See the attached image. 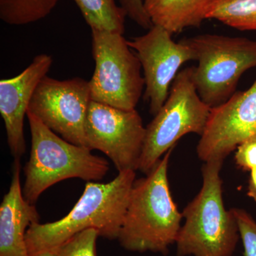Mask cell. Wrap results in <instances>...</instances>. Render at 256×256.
<instances>
[{
	"mask_svg": "<svg viewBox=\"0 0 256 256\" xmlns=\"http://www.w3.org/2000/svg\"><path fill=\"white\" fill-rule=\"evenodd\" d=\"M53 64L50 55H37L32 63L16 76L0 80V114L6 128V140L14 158L26 150L24 120L35 90L50 72Z\"/></svg>",
	"mask_w": 256,
	"mask_h": 256,
	"instance_id": "obj_12",
	"label": "cell"
},
{
	"mask_svg": "<svg viewBox=\"0 0 256 256\" xmlns=\"http://www.w3.org/2000/svg\"><path fill=\"white\" fill-rule=\"evenodd\" d=\"M210 0H144L153 24L176 34L188 28H198L206 20Z\"/></svg>",
	"mask_w": 256,
	"mask_h": 256,
	"instance_id": "obj_14",
	"label": "cell"
},
{
	"mask_svg": "<svg viewBox=\"0 0 256 256\" xmlns=\"http://www.w3.org/2000/svg\"><path fill=\"white\" fill-rule=\"evenodd\" d=\"M222 160L202 166L203 184L182 212L184 224L176 238L178 256H232L240 238L233 210H226L220 178Z\"/></svg>",
	"mask_w": 256,
	"mask_h": 256,
	"instance_id": "obj_3",
	"label": "cell"
},
{
	"mask_svg": "<svg viewBox=\"0 0 256 256\" xmlns=\"http://www.w3.org/2000/svg\"><path fill=\"white\" fill-rule=\"evenodd\" d=\"M247 195L256 202V168L250 171Z\"/></svg>",
	"mask_w": 256,
	"mask_h": 256,
	"instance_id": "obj_22",
	"label": "cell"
},
{
	"mask_svg": "<svg viewBox=\"0 0 256 256\" xmlns=\"http://www.w3.org/2000/svg\"><path fill=\"white\" fill-rule=\"evenodd\" d=\"M181 41L194 50L198 65L192 66V79L210 108L226 102L236 92L242 74L256 67L255 40L204 34Z\"/></svg>",
	"mask_w": 256,
	"mask_h": 256,
	"instance_id": "obj_5",
	"label": "cell"
},
{
	"mask_svg": "<svg viewBox=\"0 0 256 256\" xmlns=\"http://www.w3.org/2000/svg\"><path fill=\"white\" fill-rule=\"evenodd\" d=\"M173 149L160 159L146 178L133 184L117 239L126 250L166 254L176 242L183 216L172 196L168 180Z\"/></svg>",
	"mask_w": 256,
	"mask_h": 256,
	"instance_id": "obj_2",
	"label": "cell"
},
{
	"mask_svg": "<svg viewBox=\"0 0 256 256\" xmlns=\"http://www.w3.org/2000/svg\"><path fill=\"white\" fill-rule=\"evenodd\" d=\"M244 246V256H256V222L246 210L232 208Z\"/></svg>",
	"mask_w": 256,
	"mask_h": 256,
	"instance_id": "obj_19",
	"label": "cell"
},
{
	"mask_svg": "<svg viewBox=\"0 0 256 256\" xmlns=\"http://www.w3.org/2000/svg\"><path fill=\"white\" fill-rule=\"evenodd\" d=\"M60 0H0V18L12 26H22L44 18Z\"/></svg>",
	"mask_w": 256,
	"mask_h": 256,
	"instance_id": "obj_17",
	"label": "cell"
},
{
	"mask_svg": "<svg viewBox=\"0 0 256 256\" xmlns=\"http://www.w3.org/2000/svg\"><path fill=\"white\" fill-rule=\"evenodd\" d=\"M32 146L30 159L24 168L22 190L25 200L32 204L55 184L70 178L88 182L99 181L107 174V160L94 156L87 146L65 140L42 122L36 116L26 114Z\"/></svg>",
	"mask_w": 256,
	"mask_h": 256,
	"instance_id": "obj_4",
	"label": "cell"
},
{
	"mask_svg": "<svg viewBox=\"0 0 256 256\" xmlns=\"http://www.w3.org/2000/svg\"><path fill=\"white\" fill-rule=\"evenodd\" d=\"M210 110L196 92L192 66L178 72L166 102L146 126L138 170L148 174L185 134L195 133L201 136Z\"/></svg>",
	"mask_w": 256,
	"mask_h": 256,
	"instance_id": "obj_6",
	"label": "cell"
},
{
	"mask_svg": "<svg viewBox=\"0 0 256 256\" xmlns=\"http://www.w3.org/2000/svg\"><path fill=\"white\" fill-rule=\"evenodd\" d=\"M158 25H153L146 34L128 40L136 50L143 70L146 84L144 99L150 104V112L156 116L169 96L170 86L184 64L196 60L194 50Z\"/></svg>",
	"mask_w": 256,
	"mask_h": 256,
	"instance_id": "obj_10",
	"label": "cell"
},
{
	"mask_svg": "<svg viewBox=\"0 0 256 256\" xmlns=\"http://www.w3.org/2000/svg\"><path fill=\"white\" fill-rule=\"evenodd\" d=\"M136 171L120 172L109 182H88L68 214L52 223L35 222L26 233L28 255L55 254L63 244L84 230L96 229L100 236L118 239L124 223Z\"/></svg>",
	"mask_w": 256,
	"mask_h": 256,
	"instance_id": "obj_1",
	"label": "cell"
},
{
	"mask_svg": "<svg viewBox=\"0 0 256 256\" xmlns=\"http://www.w3.org/2000/svg\"><path fill=\"white\" fill-rule=\"evenodd\" d=\"M87 148L104 152L119 172L139 166L146 138L140 114L90 101L86 121Z\"/></svg>",
	"mask_w": 256,
	"mask_h": 256,
	"instance_id": "obj_9",
	"label": "cell"
},
{
	"mask_svg": "<svg viewBox=\"0 0 256 256\" xmlns=\"http://www.w3.org/2000/svg\"><path fill=\"white\" fill-rule=\"evenodd\" d=\"M100 236L96 229L90 228L74 236L56 252V256H96V240Z\"/></svg>",
	"mask_w": 256,
	"mask_h": 256,
	"instance_id": "obj_18",
	"label": "cell"
},
{
	"mask_svg": "<svg viewBox=\"0 0 256 256\" xmlns=\"http://www.w3.org/2000/svg\"><path fill=\"white\" fill-rule=\"evenodd\" d=\"M90 101L89 82L85 79L57 80L46 76L35 90L28 111L65 140L87 146L85 127Z\"/></svg>",
	"mask_w": 256,
	"mask_h": 256,
	"instance_id": "obj_8",
	"label": "cell"
},
{
	"mask_svg": "<svg viewBox=\"0 0 256 256\" xmlns=\"http://www.w3.org/2000/svg\"><path fill=\"white\" fill-rule=\"evenodd\" d=\"M36 256H56L55 254L52 252H44V254H38Z\"/></svg>",
	"mask_w": 256,
	"mask_h": 256,
	"instance_id": "obj_23",
	"label": "cell"
},
{
	"mask_svg": "<svg viewBox=\"0 0 256 256\" xmlns=\"http://www.w3.org/2000/svg\"><path fill=\"white\" fill-rule=\"evenodd\" d=\"M256 136V80L245 92H236L210 110L204 132L196 146L202 161L222 160L239 144Z\"/></svg>",
	"mask_w": 256,
	"mask_h": 256,
	"instance_id": "obj_11",
	"label": "cell"
},
{
	"mask_svg": "<svg viewBox=\"0 0 256 256\" xmlns=\"http://www.w3.org/2000/svg\"><path fill=\"white\" fill-rule=\"evenodd\" d=\"M118 2L127 16L141 28L149 30L154 25L144 8V0H118Z\"/></svg>",
	"mask_w": 256,
	"mask_h": 256,
	"instance_id": "obj_20",
	"label": "cell"
},
{
	"mask_svg": "<svg viewBox=\"0 0 256 256\" xmlns=\"http://www.w3.org/2000/svg\"><path fill=\"white\" fill-rule=\"evenodd\" d=\"M208 18L240 31H256V0H210Z\"/></svg>",
	"mask_w": 256,
	"mask_h": 256,
	"instance_id": "obj_15",
	"label": "cell"
},
{
	"mask_svg": "<svg viewBox=\"0 0 256 256\" xmlns=\"http://www.w3.org/2000/svg\"><path fill=\"white\" fill-rule=\"evenodd\" d=\"M96 66L89 80L92 100L122 109H136L144 89L142 66L124 34L92 30Z\"/></svg>",
	"mask_w": 256,
	"mask_h": 256,
	"instance_id": "obj_7",
	"label": "cell"
},
{
	"mask_svg": "<svg viewBox=\"0 0 256 256\" xmlns=\"http://www.w3.org/2000/svg\"><path fill=\"white\" fill-rule=\"evenodd\" d=\"M92 30L124 34L127 14L116 0H74Z\"/></svg>",
	"mask_w": 256,
	"mask_h": 256,
	"instance_id": "obj_16",
	"label": "cell"
},
{
	"mask_svg": "<svg viewBox=\"0 0 256 256\" xmlns=\"http://www.w3.org/2000/svg\"><path fill=\"white\" fill-rule=\"evenodd\" d=\"M20 172V158H15L9 191L0 206V256H30L26 233L32 224L40 222L36 207L24 196Z\"/></svg>",
	"mask_w": 256,
	"mask_h": 256,
	"instance_id": "obj_13",
	"label": "cell"
},
{
	"mask_svg": "<svg viewBox=\"0 0 256 256\" xmlns=\"http://www.w3.org/2000/svg\"><path fill=\"white\" fill-rule=\"evenodd\" d=\"M235 161L244 171H252L256 168V136L242 142L236 148Z\"/></svg>",
	"mask_w": 256,
	"mask_h": 256,
	"instance_id": "obj_21",
	"label": "cell"
}]
</instances>
